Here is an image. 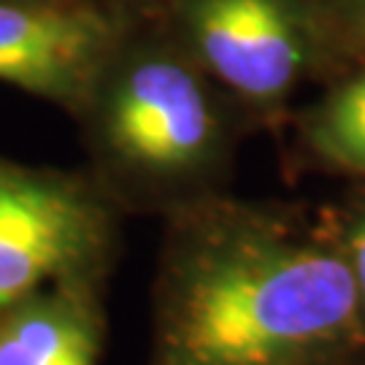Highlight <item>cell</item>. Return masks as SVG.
Returning a JSON list of instances; mask_svg holds the SVG:
<instances>
[{"label":"cell","instance_id":"obj_1","mask_svg":"<svg viewBox=\"0 0 365 365\" xmlns=\"http://www.w3.org/2000/svg\"><path fill=\"white\" fill-rule=\"evenodd\" d=\"M360 292L339 252L233 220L182 249L155 365H300L352 330Z\"/></svg>","mask_w":365,"mask_h":365},{"label":"cell","instance_id":"obj_2","mask_svg":"<svg viewBox=\"0 0 365 365\" xmlns=\"http://www.w3.org/2000/svg\"><path fill=\"white\" fill-rule=\"evenodd\" d=\"M184 30L197 60L255 106H274L327 41L317 0H187Z\"/></svg>","mask_w":365,"mask_h":365},{"label":"cell","instance_id":"obj_3","mask_svg":"<svg viewBox=\"0 0 365 365\" xmlns=\"http://www.w3.org/2000/svg\"><path fill=\"white\" fill-rule=\"evenodd\" d=\"M101 241V211L78 187L0 163V312L78 279Z\"/></svg>","mask_w":365,"mask_h":365},{"label":"cell","instance_id":"obj_4","mask_svg":"<svg viewBox=\"0 0 365 365\" xmlns=\"http://www.w3.org/2000/svg\"><path fill=\"white\" fill-rule=\"evenodd\" d=\"M217 119L197 76L176 60L146 57L122 71L106 106L108 144L155 173L197 165L211 149Z\"/></svg>","mask_w":365,"mask_h":365},{"label":"cell","instance_id":"obj_5","mask_svg":"<svg viewBox=\"0 0 365 365\" xmlns=\"http://www.w3.org/2000/svg\"><path fill=\"white\" fill-rule=\"evenodd\" d=\"M114 43V22L92 6L0 0V81L46 101H84L103 76Z\"/></svg>","mask_w":365,"mask_h":365},{"label":"cell","instance_id":"obj_6","mask_svg":"<svg viewBox=\"0 0 365 365\" xmlns=\"http://www.w3.org/2000/svg\"><path fill=\"white\" fill-rule=\"evenodd\" d=\"M98 322L76 284L60 282L0 312V365H95Z\"/></svg>","mask_w":365,"mask_h":365},{"label":"cell","instance_id":"obj_7","mask_svg":"<svg viewBox=\"0 0 365 365\" xmlns=\"http://www.w3.org/2000/svg\"><path fill=\"white\" fill-rule=\"evenodd\" d=\"M319 155L354 173H365V71L325 98L309 122Z\"/></svg>","mask_w":365,"mask_h":365},{"label":"cell","instance_id":"obj_8","mask_svg":"<svg viewBox=\"0 0 365 365\" xmlns=\"http://www.w3.org/2000/svg\"><path fill=\"white\" fill-rule=\"evenodd\" d=\"M327 38L349 49H365V0H317Z\"/></svg>","mask_w":365,"mask_h":365},{"label":"cell","instance_id":"obj_9","mask_svg":"<svg viewBox=\"0 0 365 365\" xmlns=\"http://www.w3.org/2000/svg\"><path fill=\"white\" fill-rule=\"evenodd\" d=\"M349 265H352L354 282H357L360 303H365V217L354 225L352 235H349Z\"/></svg>","mask_w":365,"mask_h":365}]
</instances>
